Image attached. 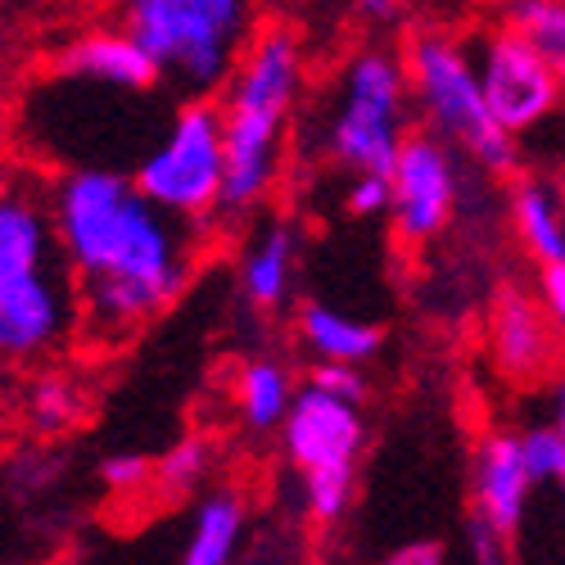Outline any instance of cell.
<instances>
[{
  "instance_id": "5bb4252c",
  "label": "cell",
  "mask_w": 565,
  "mask_h": 565,
  "mask_svg": "<svg viewBox=\"0 0 565 565\" xmlns=\"http://www.w3.org/2000/svg\"><path fill=\"white\" fill-rule=\"evenodd\" d=\"M507 217L521 249L539 263H565V181L547 172H521L507 185Z\"/></svg>"
},
{
  "instance_id": "6da1fadb",
  "label": "cell",
  "mask_w": 565,
  "mask_h": 565,
  "mask_svg": "<svg viewBox=\"0 0 565 565\" xmlns=\"http://www.w3.org/2000/svg\"><path fill=\"white\" fill-rule=\"evenodd\" d=\"M45 204L77 280L86 340L122 344L191 286L200 222L154 204L131 172L64 168L45 181Z\"/></svg>"
},
{
  "instance_id": "7c38bea8",
  "label": "cell",
  "mask_w": 565,
  "mask_h": 565,
  "mask_svg": "<svg viewBox=\"0 0 565 565\" xmlns=\"http://www.w3.org/2000/svg\"><path fill=\"white\" fill-rule=\"evenodd\" d=\"M539 480L525 461V444L511 430H489L476 448L470 461V507H476V521H484L498 534H521L525 515H530V498H534Z\"/></svg>"
},
{
  "instance_id": "2e32d148",
  "label": "cell",
  "mask_w": 565,
  "mask_h": 565,
  "mask_svg": "<svg viewBox=\"0 0 565 565\" xmlns=\"http://www.w3.org/2000/svg\"><path fill=\"white\" fill-rule=\"evenodd\" d=\"M295 335L299 344L317 358V362H349V366H366L385 344V331L366 317L340 312L331 303H303L295 317Z\"/></svg>"
},
{
  "instance_id": "7402d4cb",
  "label": "cell",
  "mask_w": 565,
  "mask_h": 565,
  "mask_svg": "<svg viewBox=\"0 0 565 565\" xmlns=\"http://www.w3.org/2000/svg\"><path fill=\"white\" fill-rule=\"evenodd\" d=\"M521 444H525V461L534 470V480L539 484H556L561 466H565V430L556 426V420H547V426L521 430Z\"/></svg>"
},
{
  "instance_id": "5b68a950",
  "label": "cell",
  "mask_w": 565,
  "mask_h": 565,
  "mask_svg": "<svg viewBox=\"0 0 565 565\" xmlns=\"http://www.w3.org/2000/svg\"><path fill=\"white\" fill-rule=\"evenodd\" d=\"M412 109L435 131L444 146H452L470 168L484 177H511L521 159V136H511L484 96V82L476 68V51L452 32H416L403 45Z\"/></svg>"
},
{
  "instance_id": "d6986e66",
  "label": "cell",
  "mask_w": 565,
  "mask_h": 565,
  "mask_svg": "<svg viewBox=\"0 0 565 565\" xmlns=\"http://www.w3.org/2000/svg\"><path fill=\"white\" fill-rule=\"evenodd\" d=\"M295 398H299L295 375L276 358H249L241 375H235V416L254 435H280L286 416L295 412Z\"/></svg>"
},
{
  "instance_id": "ffe728a7",
  "label": "cell",
  "mask_w": 565,
  "mask_h": 565,
  "mask_svg": "<svg viewBox=\"0 0 565 565\" xmlns=\"http://www.w3.org/2000/svg\"><path fill=\"white\" fill-rule=\"evenodd\" d=\"M502 23L525 32L565 86V0H502Z\"/></svg>"
},
{
  "instance_id": "83f0119b",
  "label": "cell",
  "mask_w": 565,
  "mask_h": 565,
  "mask_svg": "<svg viewBox=\"0 0 565 565\" xmlns=\"http://www.w3.org/2000/svg\"><path fill=\"white\" fill-rule=\"evenodd\" d=\"M353 6V14L362 19V23H371V28H390V23H398V14H403V0H349Z\"/></svg>"
},
{
  "instance_id": "4fadbf2b",
  "label": "cell",
  "mask_w": 565,
  "mask_h": 565,
  "mask_svg": "<svg viewBox=\"0 0 565 565\" xmlns=\"http://www.w3.org/2000/svg\"><path fill=\"white\" fill-rule=\"evenodd\" d=\"M55 68L86 77V82H100L109 90H127V96H154L163 86L150 51L127 28H96V32L73 36L60 51Z\"/></svg>"
},
{
  "instance_id": "7a4b0ae2",
  "label": "cell",
  "mask_w": 565,
  "mask_h": 565,
  "mask_svg": "<svg viewBox=\"0 0 565 565\" xmlns=\"http://www.w3.org/2000/svg\"><path fill=\"white\" fill-rule=\"evenodd\" d=\"M82 331V303L41 185L0 200V353L19 366L55 358Z\"/></svg>"
},
{
  "instance_id": "52a82bcc",
  "label": "cell",
  "mask_w": 565,
  "mask_h": 565,
  "mask_svg": "<svg viewBox=\"0 0 565 565\" xmlns=\"http://www.w3.org/2000/svg\"><path fill=\"white\" fill-rule=\"evenodd\" d=\"M136 185L154 204L185 222L222 217L226 195V127L217 100H181L140 159L131 163Z\"/></svg>"
},
{
  "instance_id": "cb8c5ba5",
  "label": "cell",
  "mask_w": 565,
  "mask_h": 565,
  "mask_svg": "<svg viewBox=\"0 0 565 565\" xmlns=\"http://www.w3.org/2000/svg\"><path fill=\"white\" fill-rule=\"evenodd\" d=\"M308 385H317L326 394H340V398H353V403L366 398V375H362V366H349V362H317L308 371Z\"/></svg>"
},
{
  "instance_id": "9c48e42d",
  "label": "cell",
  "mask_w": 565,
  "mask_h": 565,
  "mask_svg": "<svg viewBox=\"0 0 565 565\" xmlns=\"http://www.w3.org/2000/svg\"><path fill=\"white\" fill-rule=\"evenodd\" d=\"M470 51H476V68L484 82L489 109L511 136L539 131L561 109L565 86H561L556 68L547 64V55L525 32H515L511 23H498L470 45Z\"/></svg>"
},
{
  "instance_id": "8fae6325",
  "label": "cell",
  "mask_w": 565,
  "mask_h": 565,
  "mask_svg": "<svg viewBox=\"0 0 565 565\" xmlns=\"http://www.w3.org/2000/svg\"><path fill=\"white\" fill-rule=\"evenodd\" d=\"M489 358L498 366V375L515 385H539L547 375H556V362H561V331L556 321L547 317L539 290H502L489 308Z\"/></svg>"
},
{
  "instance_id": "ba28073f",
  "label": "cell",
  "mask_w": 565,
  "mask_h": 565,
  "mask_svg": "<svg viewBox=\"0 0 565 565\" xmlns=\"http://www.w3.org/2000/svg\"><path fill=\"white\" fill-rule=\"evenodd\" d=\"M366 444L362 403L303 385L295 412L280 426V448L295 466L303 507L317 525H335L353 502V476Z\"/></svg>"
},
{
  "instance_id": "e0dca14e",
  "label": "cell",
  "mask_w": 565,
  "mask_h": 565,
  "mask_svg": "<svg viewBox=\"0 0 565 565\" xmlns=\"http://www.w3.org/2000/svg\"><path fill=\"white\" fill-rule=\"evenodd\" d=\"M245 525H249L245 498L235 489H209L195 502L191 534H185V547H181V565H235Z\"/></svg>"
},
{
  "instance_id": "44dd1931",
  "label": "cell",
  "mask_w": 565,
  "mask_h": 565,
  "mask_svg": "<svg viewBox=\"0 0 565 565\" xmlns=\"http://www.w3.org/2000/svg\"><path fill=\"white\" fill-rule=\"evenodd\" d=\"M213 461H217V452H213L209 439H181V444H172V448L154 461V484H159L168 498L195 493V489L209 484Z\"/></svg>"
},
{
  "instance_id": "f1b7e54d",
  "label": "cell",
  "mask_w": 565,
  "mask_h": 565,
  "mask_svg": "<svg viewBox=\"0 0 565 565\" xmlns=\"http://www.w3.org/2000/svg\"><path fill=\"white\" fill-rule=\"evenodd\" d=\"M385 565H444V552L435 543H412V547H398Z\"/></svg>"
},
{
  "instance_id": "8992f818",
  "label": "cell",
  "mask_w": 565,
  "mask_h": 565,
  "mask_svg": "<svg viewBox=\"0 0 565 565\" xmlns=\"http://www.w3.org/2000/svg\"><path fill=\"white\" fill-rule=\"evenodd\" d=\"M412 86L403 55L385 45L353 51L335 77L331 100L321 109L317 150L349 177H390L412 122Z\"/></svg>"
},
{
  "instance_id": "603a6c76",
  "label": "cell",
  "mask_w": 565,
  "mask_h": 565,
  "mask_svg": "<svg viewBox=\"0 0 565 565\" xmlns=\"http://www.w3.org/2000/svg\"><path fill=\"white\" fill-rule=\"evenodd\" d=\"M100 484L109 493H140L146 484H154V461H146L140 452H109L100 461Z\"/></svg>"
},
{
  "instance_id": "4316f807",
  "label": "cell",
  "mask_w": 565,
  "mask_h": 565,
  "mask_svg": "<svg viewBox=\"0 0 565 565\" xmlns=\"http://www.w3.org/2000/svg\"><path fill=\"white\" fill-rule=\"evenodd\" d=\"M470 556H476V565H511L507 534L489 530L484 521H470Z\"/></svg>"
},
{
  "instance_id": "277c9868",
  "label": "cell",
  "mask_w": 565,
  "mask_h": 565,
  "mask_svg": "<svg viewBox=\"0 0 565 565\" xmlns=\"http://www.w3.org/2000/svg\"><path fill=\"white\" fill-rule=\"evenodd\" d=\"M118 28L181 100H213L263 32L258 0H118Z\"/></svg>"
},
{
  "instance_id": "3957f363",
  "label": "cell",
  "mask_w": 565,
  "mask_h": 565,
  "mask_svg": "<svg viewBox=\"0 0 565 565\" xmlns=\"http://www.w3.org/2000/svg\"><path fill=\"white\" fill-rule=\"evenodd\" d=\"M303 96V45L290 28H263L241 68L222 86L226 127V195L222 217H249L280 181L286 136Z\"/></svg>"
},
{
  "instance_id": "30bf717a",
  "label": "cell",
  "mask_w": 565,
  "mask_h": 565,
  "mask_svg": "<svg viewBox=\"0 0 565 565\" xmlns=\"http://www.w3.org/2000/svg\"><path fill=\"white\" fill-rule=\"evenodd\" d=\"M461 154L435 131H412L390 172V226L403 245L426 249L448 231L461 204Z\"/></svg>"
},
{
  "instance_id": "9a60e30c",
  "label": "cell",
  "mask_w": 565,
  "mask_h": 565,
  "mask_svg": "<svg viewBox=\"0 0 565 565\" xmlns=\"http://www.w3.org/2000/svg\"><path fill=\"white\" fill-rule=\"evenodd\" d=\"M295 267H299V235L290 222H267L254 231V241L241 249V295L271 312L290 299V286H295Z\"/></svg>"
},
{
  "instance_id": "d4e9b609",
  "label": "cell",
  "mask_w": 565,
  "mask_h": 565,
  "mask_svg": "<svg viewBox=\"0 0 565 565\" xmlns=\"http://www.w3.org/2000/svg\"><path fill=\"white\" fill-rule=\"evenodd\" d=\"M344 204L353 217H381L390 213V177H349Z\"/></svg>"
},
{
  "instance_id": "f546056e",
  "label": "cell",
  "mask_w": 565,
  "mask_h": 565,
  "mask_svg": "<svg viewBox=\"0 0 565 565\" xmlns=\"http://www.w3.org/2000/svg\"><path fill=\"white\" fill-rule=\"evenodd\" d=\"M547 412H552V420L565 430V366L552 375V390H547Z\"/></svg>"
},
{
  "instance_id": "ac0fdd59",
  "label": "cell",
  "mask_w": 565,
  "mask_h": 565,
  "mask_svg": "<svg viewBox=\"0 0 565 565\" xmlns=\"http://www.w3.org/2000/svg\"><path fill=\"white\" fill-rule=\"evenodd\" d=\"M86 416V390L73 381L68 371L60 366H45L32 371L23 390H19V420L23 430L36 439H64L68 430L82 426Z\"/></svg>"
},
{
  "instance_id": "4dcf8cb0",
  "label": "cell",
  "mask_w": 565,
  "mask_h": 565,
  "mask_svg": "<svg viewBox=\"0 0 565 565\" xmlns=\"http://www.w3.org/2000/svg\"><path fill=\"white\" fill-rule=\"evenodd\" d=\"M556 489H561V498H565V466H561V480H556Z\"/></svg>"
},
{
  "instance_id": "484cf974",
  "label": "cell",
  "mask_w": 565,
  "mask_h": 565,
  "mask_svg": "<svg viewBox=\"0 0 565 565\" xmlns=\"http://www.w3.org/2000/svg\"><path fill=\"white\" fill-rule=\"evenodd\" d=\"M539 299H543L547 317L556 321V331H561V340H565V263L539 267Z\"/></svg>"
}]
</instances>
